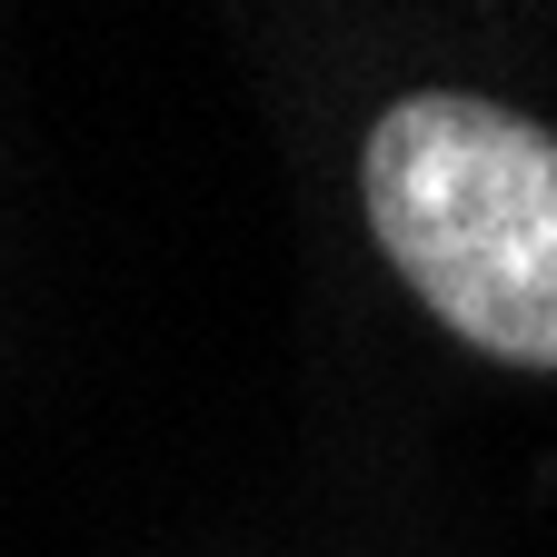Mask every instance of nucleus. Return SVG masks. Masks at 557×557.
<instances>
[{"instance_id": "1", "label": "nucleus", "mask_w": 557, "mask_h": 557, "mask_svg": "<svg viewBox=\"0 0 557 557\" xmlns=\"http://www.w3.org/2000/svg\"><path fill=\"white\" fill-rule=\"evenodd\" d=\"M369 230L468 348L557 369V129L468 90H408L369 129Z\"/></svg>"}]
</instances>
